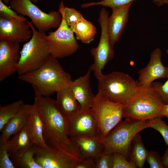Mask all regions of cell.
Listing matches in <instances>:
<instances>
[{"instance_id": "30bf717a", "label": "cell", "mask_w": 168, "mask_h": 168, "mask_svg": "<svg viewBox=\"0 0 168 168\" xmlns=\"http://www.w3.org/2000/svg\"><path fill=\"white\" fill-rule=\"evenodd\" d=\"M57 29L46 35L45 38L50 55L60 59L75 54L79 48L74 33L67 25L63 16Z\"/></svg>"}, {"instance_id": "7c38bea8", "label": "cell", "mask_w": 168, "mask_h": 168, "mask_svg": "<svg viewBox=\"0 0 168 168\" xmlns=\"http://www.w3.org/2000/svg\"><path fill=\"white\" fill-rule=\"evenodd\" d=\"M34 158L42 168H74L78 161L49 146L45 147L37 146Z\"/></svg>"}, {"instance_id": "5b68a950", "label": "cell", "mask_w": 168, "mask_h": 168, "mask_svg": "<svg viewBox=\"0 0 168 168\" xmlns=\"http://www.w3.org/2000/svg\"><path fill=\"white\" fill-rule=\"evenodd\" d=\"M149 120H137L125 118L112 129L101 141L104 152L118 153L130 159L131 146L134 137L147 128Z\"/></svg>"}, {"instance_id": "277c9868", "label": "cell", "mask_w": 168, "mask_h": 168, "mask_svg": "<svg viewBox=\"0 0 168 168\" xmlns=\"http://www.w3.org/2000/svg\"><path fill=\"white\" fill-rule=\"evenodd\" d=\"M164 105L151 86H141L136 95L124 105L123 117L137 120L162 118Z\"/></svg>"}, {"instance_id": "6da1fadb", "label": "cell", "mask_w": 168, "mask_h": 168, "mask_svg": "<svg viewBox=\"0 0 168 168\" xmlns=\"http://www.w3.org/2000/svg\"><path fill=\"white\" fill-rule=\"evenodd\" d=\"M35 96L34 101L42 119L43 135L46 144L77 161L81 160L68 135L66 117L58 106L55 100L49 96L36 94Z\"/></svg>"}, {"instance_id": "f546056e", "label": "cell", "mask_w": 168, "mask_h": 168, "mask_svg": "<svg viewBox=\"0 0 168 168\" xmlns=\"http://www.w3.org/2000/svg\"><path fill=\"white\" fill-rule=\"evenodd\" d=\"M6 143L0 139V168H15L16 167L10 158L7 150Z\"/></svg>"}, {"instance_id": "1f68e13d", "label": "cell", "mask_w": 168, "mask_h": 168, "mask_svg": "<svg viewBox=\"0 0 168 168\" xmlns=\"http://www.w3.org/2000/svg\"><path fill=\"white\" fill-rule=\"evenodd\" d=\"M167 78L163 84L159 82H153L150 86L165 104H168V77Z\"/></svg>"}, {"instance_id": "8992f818", "label": "cell", "mask_w": 168, "mask_h": 168, "mask_svg": "<svg viewBox=\"0 0 168 168\" xmlns=\"http://www.w3.org/2000/svg\"><path fill=\"white\" fill-rule=\"evenodd\" d=\"M28 22L33 34L30 39L23 45L20 51L16 71L18 76L39 68L50 55L45 38V33L37 30L31 22Z\"/></svg>"}, {"instance_id": "d6a6232c", "label": "cell", "mask_w": 168, "mask_h": 168, "mask_svg": "<svg viewBox=\"0 0 168 168\" xmlns=\"http://www.w3.org/2000/svg\"><path fill=\"white\" fill-rule=\"evenodd\" d=\"M113 154L104 152L96 160L95 168H113Z\"/></svg>"}, {"instance_id": "7bdbcfd3", "label": "cell", "mask_w": 168, "mask_h": 168, "mask_svg": "<svg viewBox=\"0 0 168 168\" xmlns=\"http://www.w3.org/2000/svg\"><path fill=\"white\" fill-rule=\"evenodd\" d=\"M167 4H168V3H167Z\"/></svg>"}, {"instance_id": "ba28073f", "label": "cell", "mask_w": 168, "mask_h": 168, "mask_svg": "<svg viewBox=\"0 0 168 168\" xmlns=\"http://www.w3.org/2000/svg\"><path fill=\"white\" fill-rule=\"evenodd\" d=\"M9 5L10 7L18 14L29 17L40 32H45L58 28L62 21V16L59 12L51 11L46 13L30 0H12Z\"/></svg>"}, {"instance_id": "603a6c76", "label": "cell", "mask_w": 168, "mask_h": 168, "mask_svg": "<svg viewBox=\"0 0 168 168\" xmlns=\"http://www.w3.org/2000/svg\"><path fill=\"white\" fill-rule=\"evenodd\" d=\"M70 28L75 34L76 39L84 44L93 41L97 32L96 26L84 17Z\"/></svg>"}, {"instance_id": "b9f144b4", "label": "cell", "mask_w": 168, "mask_h": 168, "mask_svg": "<svg viewBox=\"0 0 168 168\" xmlns=\"http://www.w3.org/2000/svg\"><path fill=\"white\" fill-rule=\"evenodd\" d=\"M103 0H101L100 1H103Z\"/></svg>"}, {"instance_id": "4fadbf2b", "label": "cell", "mask_w": 168, "mask_h": 168, "mask_svg": "<svg viewBox=\"0 0 168 168\" xmlns=\"http://www.w3.org/2000/svg\"><path fill=\"white\" fill-rule=\"evenodd\" d=\"M66 118L70 138L77 136L98 135L96 119L91 108L81 110L75 115Z\"/></svg>"}, {"instance_id": "ffe728a7", "label": "cell", "mask_w": 168, "mask_h": 168, "mask_svg": "<svg viewBox=\"0 0 168 168\" xmlns=\"http://www.w3.org/2000/svg\"><path fill=\"white\" fill-rule=\"evenodd\" d=\"M33 104L24 103L16 115L5 125L0 139L6 142L10 137L22 129L28 124Z\"/></svg>"}, {"instance_id": "ac0fdd59", "label": "cell", "mask_w": 168, "mask_h": 168, "mask_svg": "<svg viewBox=\"0 0 168 168\" xmlns=\"http://www.w3.org/2000/svg\"><path fill=\"white\" fill-rule=\"evenodd\" d=\"M70 139L81 159L92 157L96 160L103 151V147L98 135L77 136Z\"/></svg>"}, {"instance_id": "5bb4252c", "label": "cell", "mask_w": 168, "mask_h": 168, "mask_svg": "<svg viewBox=\"0 0 168 168\" xmlns=\"http://www.w3.org/2000/svg\"><path fill=\"white\" fill-rule=\"evenodd\" d=\"M161 55V49H155L151 54L147 65L138 71V80L141 86L149 87L155 80L168 77V66L163 65Z\"/></svg>"}, {"instance_id": "cb8c5ba5", "label": "cell", "mask_w": 168, "mask_h": 168, "mask_svg": "<svg viewBox=\"0 0 168 168\" xmlns=\"http://www.w3.org/2000/svg\"><path fill=\"white\" fill-rule=\"evenodd\" d=\"M141 136L137 134L133 138L132 142L130 155V161H133L137 167H144L148 154Z\"/></svg>"}, {"instance_id": "8fae6325", "label": "cell", "mask_w": 168, "mask_h": 168, "mask_svg": "<svg viewBox=\"0 0 168 168\" xmlns=\"http://www.w3.org/2000/svg\"><path fill=\"white\" fill-rule=\"evenodd\" d=\"M32 34L26 18L24 16L16 18L0 14V40L19 43L30 40Z\"/></svg>"}, {"instance_id": "52a82bcc", "label": "cell", "mask_w": 168, "mask_h": 168, "mask_svg": "<svg viewBox=\"0 0 168 168\" xmlns=\"http://www.w3.org/2000/svg\"><path fill=\"white\" fill-rule=\"evenodd\" d=\"M124 105L110 101L98 93L91 108L96 122L101 141L119 123L123 117Z\"/></svg>"}, {"instance_id": "7402d4cb", "label": "cell", "mask_w": 168, "mask_h": 168, "mask_svg": "<svg viewBox=\"0 0 168 168\" xmlns=\"http://www.w3.org/2000/svg\"><path fill=\"white\" fill-rule=\"evenodd\" d=\"M57 93L56 103L66 117L73 116L80 111V105L69 87L61 90Z\"/></svg>"}, {"instance_id": "4dcf8cb0", "label": "cell", "mask_w": 168, "mask_h": 168, "mask_svg": "<svg viewBox=\"0 0 168 168\" xmlns=\"http://www.w3.org/2000/svg\"><path fill=\"white\" fill-rule=\"evenodd\" d=\"M135 164L132 161H129L123 154L118 153L113 154V168H136Z\"/></svg>"}, {"instance_id": "60d3db41", "label": "cell", "mask_w": 168, "mask_h": 168, "mask_svg": "<svg viewBox=\"0 0 168 168\" xmlns=\"http://www.w3.org/2000/svg\"><path fill=\"white\" fill-rule=\"evenodd\" d=\"M166 53L167 54H168V47L167 48V49H166Z\"/></svg>"}, {"instance_id": "484cf974", "label": "cell", "mask_w": 168, "mask_h": 168, "mask_svg": "<svg viewBox=\"0 0 168 168\" xmlns=\"http://www.w3.org/2000/svg\"><path fill=\"white\" fill-rule=\"evenodd\" d=\"M58 11L63 16L67 25L69 28L83 17L82 14L75 8L65 6L63 0L59 4Z\"/></svg>"}, {"instance_id": "9c48e42d", "label": "cell", "mask_w": 168, "mask_h": 168, "mask_svg": "<svg viewBox=\"0 0 168 168\" xmlns=\"http://www.w3.org/2000/svg\"><path fill=\"white\" fill-rule=\"evenodd\" d=\"M109 13L105 8L99 12L98 22L101 27L100 40L96 47L90 51L94 62L89 69L94 72L97 79L103 74L102 71L107 63L114 57L115 52L111 45L108 30V21Z\"/></svg>"}, {"instance_id": "9a60e30c", "label": "cell", "mask_w": 168, "mask_h": 168, "mask_svg": "<svg viewBox=\"0 0 168 168\" xmlns=\"http://www.w3.org/2000/svg\"><path fill=\"white\" fill-rule=\"evenodd\" d=\"M19 43L0 40V81L2 82L17 71L20 58Z\"/></svg>"}, {"instance_id": "836d02e7", "label": "cell", "mask_w": 168, "mask_h": 168, "mask_svg": "<svg viewBox=\"0 0 168 168\" xmlns=\"http://www.w3.org/2000/svg\"><path fill=\"white\" fill-rule=\"evenodd\" d=\"M146 161L150 168H163L161 157L155 151H148Z\"/></svg>"}, {"instance_id": "e575fe53", "label": "cell", "mask_w": 168, "mask_h": 168, "mask_svg": "<svg viewBox=\"0 0 168 168\" xmlns=\"http://www.w3.org/2000/svg\"><path fill=\"white\" fill-rule=\"evenodd\" d=\"M96 159L92 157H85L77 161L74 168H95Z\"/></svg>"}, {"instance_id": "f35d334b", "label": "cell", "mask_w": 168, "mask_h": 168, "mask_svg": "<svg viewBox=\"0 0 168 168\" xmlns=\"http://www.w3.org/2000/svg\"><path fill=\"white\" fill-rule=\"evenodd\" d=\"M2 1L6 5H7L9 4L10 0H2Z\"/></svg>"}, {"instance_id": "83f0119b", "label": "cell", "mask_w": 168, "mask_h": 168, "mask_svg": "<svg viewBox=\"0 0 168 168\" xmlns=\"http://www.w3.org/2000/svg\"><path fill=\"white\" fill-rule=\"evenodd\" d=\"M149 128H153L159 132L162 136L165 144L168 146V125L160 118H156L149 120Z\"/></svg>"}, {"instance_id": "e0dca14e", "label": "cell", "mask_w": 168, "mask_h": 168, "mask_svg": "<svg viewBox=\"0 0 168 168\" xmlns=\"http://www.w3.org/2000/svg\"><path fill=\"white\" fill-rule=\"evenodd\" d=\"M91 72L89 69L85 74L72 81L69 87L79 104L81 110L91 109L95 98L90 83Z\"/></svg>"}, {"instance_id": "7a4b0ae2", "label": "cell", "mask_w": 168, "mask_h": 168, "mask_svg": "<svg viewBox=\"0 0 168 168\" xmlns=\"http://www.w3.org/2000/svg\"><path fill=\"white\" fill-rule=\"evenodd\" d=\"M18 78L30 84L35 94L44 96H49L69 87L73 81L57 59L50 54L39 68L18 76Z\"/></svg>"}, {"instance_id": "ab89813d", "label": "cell", "mask_w": 168, "mask_h": 168, "mask_svg": "<svg viewBox=\"0 0 168 168\" xmlns=\"http://www.w3.org/2000/svg\"><path fill=\"white\" fill-rule=\"evenodd\" d=\"M33 3H36L41 0H30Z\"/></svg>"}, {"instance_id": "d590c367", "label": "cell", "mask_w": 168, "mask_h": 168, "mask_svg": "<svg viewBox=\"0 0 168 168\" xmlns=\"http://www.w3.org/2000/svg\"><path fill=\"white\" fill-rule=\"evenodd\" d=\"M0 14L16 18H21L22 16L18 15L16 12L8 7L2 0H0Z\"/></svg>"}, {"instance_id": "4316f807", "label": "cell", "mask_w": 168, "mask_h": 168, "mask_svg": "<svg viewBox=\"0 0 168 168\" xmlns=\"http://www.w3.org/2000/svg\"><path fill=\"white\" fill-rule=\"evenodd\" d=\"M37 146L34 145L23 153L18 161L16 167L21 168H42L34 158Z\"/></svg>"}, {"instance_id": "d4e9b609", "label": "cell", "mask_w": 168, "mask_h": 168, "mask_svg": "<svg viewBox=\"0 0 168 168\" xmlns=\"http://www.w3.org/2000/svg\"><path fill=\"white\" fill-rule=\"evenodd\" d=\"M24 103L23 100H19L3 106H0V132H1L7 123L16 115Z\"/></svg>"}, {"instance_id": "2e32d148", "label": "cell", "mask_w": 168, "mask_h": 168, "mask_svg": "<svg viewBox=\"0 0 168 168\" xmlns=\"http://www.w3.org/2000/svg\"><path fill=\"white\" fill-rule=\"evenodd\" d=\"M133 2L111 8L112 13L108 19V30L111 45L113 48L119 40L126 27Z\"/></svg>"}, {"instance_id": "3957f363", "label": "cell", "mask_w": 168, "mask_h": 168, "mask_svg": "<svg viewBox=\"0 0 168 168\" xmlns=\"http://www.w3.org/2000/svg\"><path fill=\"white\" fill-rule=\"evenodd\" d=\"M98 80V93L112 102L124 105L137 94L141 86L128 74L114 71L103 74Z\"/></svg>"}, {"instance_id": "74e56055", "label": "cell", "mask_w": 168, "mask_h": 168, "mask_svg": "<svg viewBox=\"0 0 168 168\" xmlns=\"http://www.w3.org/2000/svg\"><path fill=\"white\" fill-rule=\"evenodd\" d=\"M163 117H166L168 119V104H165L162 112Z\"/></svg>"}, {"instance_id": "d6986e66", "label": "cell", "mask_w": 168, "mask_h": 168, "mask_svg": "<svg viewBox=\"0 0 168 168\" xmlns=\"http://www.w3.org/2000/svg\"><path fill=\"white\" fill-rule=\"evenodd\" d=\"M27 124L6 143L7 150L16 167L21 155L34 145L28 133Z\"/></svg>"}, {"instance_id": "8d00e7d4", "label": "cell", "mask_w": 168, "mask_h": 168, "mask_svg": "<svg viewBox=\"0 0 168 168\" xmlns=\"http://www.w3.org/2000/svg\"><path fill=\"white\" fill-rule=\"evenodd\" d=\"M161 159L163 167L168 168V146Z\"/></svg>"}, {"instance_id": "f1b7e54d", "label": "cell", "mask_w": 168, "mask_h": 168, "mask_svg": "<svg viewBox=\"0 0 168 168\" xmlns=\"http://www.w3.org/2000/svg\"><path fill=\"white\" fill-rule=\"evenodd\" d=\"M135 0H104L96 2V5H101L105 7H110L111 9L119 6L123 5L133 2ZM158 6L167 4L168 0H154Z\"/></svg>"}, {"instance_id": "44dd1931", "label": "cell", "mask_w": 168, "mask_h": 168, "mask_svg": "<svg viewBox=\"0 0 168 168\" xmlns=\"http://www.w3.org/2000/svg\"><path fill=\"white\" fill-rule=\"evenodd\" d=\"M27 124L30 138L34 145L38 147L48 146L43 135V125L39 109L34 101Z\"/></svg>"}]
</instances>
